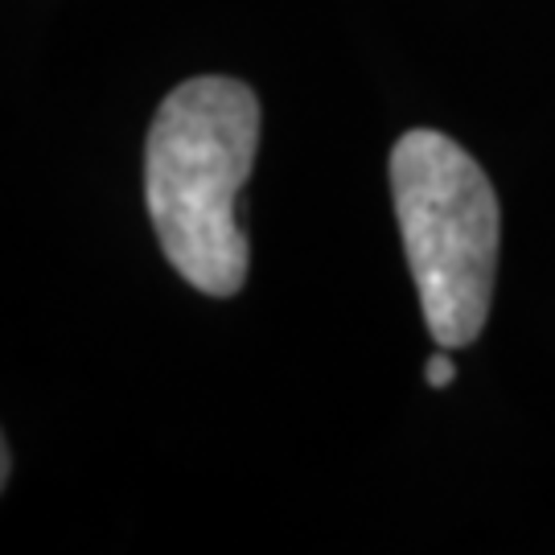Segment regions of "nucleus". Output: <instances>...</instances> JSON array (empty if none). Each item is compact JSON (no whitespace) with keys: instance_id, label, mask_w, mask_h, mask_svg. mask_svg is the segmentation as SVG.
<instances>
[{"instance_id":"obj_1","label":"nucleus","mask_w":555,"mask_h":555,"mask_svg":"<svg viewBox=\"0 0 555 555\" xmlns=\"http://www.w3.org/2000/svg\"><path fill=\"white\" fill-rule=\"evenodd\" d=\"M259 149V100L247 82L198 75L157 107L144 144V202L160 251L206 297H235L251 247L238 227V190Z\"/></svg>"},{"instance_id":"obj_2","label":"nucleus","mask_w":555,"mask_h":555,"mask_svg":"<svg viewBox=\"0 0 555 555\" xmlns=\"http://www.w3.org/2000/svg\"><path fill=\"white\" fill-rule=\"evenodd\" d=\"M391 202L433 341L469 346L486 330L498 276V194L456 140L433 128L391 149Z\"/></svg>"},{"instance_id":"obj_3","label":"nucleus","mask_w":555,"mask_h":555,"mask_svg":"<svg viewBox=\"0 0 555 555\" xmlns=\"http://www.w3.org/2000/svg\"><path fill=\"white\" fill-rule=\"evenodd\" d=\"M453 358L444 354V346H440L437 354L428 358V387H449L453 383Z\"/></svg>"}]
</instances>
